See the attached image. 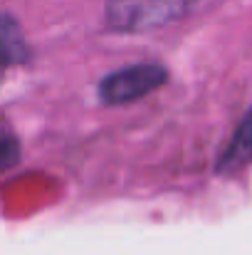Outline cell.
Returning <instances> with one entry per match:
<instances>
[{"mask_svg":"<svg viewBox=\"0 0 252 255\" xmlns=\"http://www.w3.org/2000/svg\"><path fill=\"white\" fill-rule=\"evenodd\" d=\"M190 0H106V20L119 32H149L185 15Z\"/></svg>","mask_w":252,"mask_h":255,"instance_id":"obj_1","label":"cell"},{"mask_svg":"<svg viewBox=\"0 0 252 255\" xmlns=\"http://www.w3.org/2000/svg\"><path fill=\"white\" fill-rule=\"evenodd\" d=\"M168 80V72L159 62H141L129 65L124 70H116L106 75L99 85V97L104 104H129L136 102Z\"/></svg>","mask_w":252,"mask_h":255,"instance_id":"obj_2","label":"cell"},{"mask_svg":"<svg viewBox=\"0 0 252 255\" xmlns=\"http://www.w3.org/2000/svg\"><path fill=\"white\" fill-rule=\"evenodd\" d=\"M250 164H252V109L245 114V119L235 129L230 144L225 146V151H223V156L218 161V171L220 173H238V171H243Z\"/></svg>","mask_w":252,"mask_h":255,"instance_id":"obj_3","label":"cell"},{"mask_svg":"<svg viewBox=\"0 0 252 255\" xmlns=\"http://www.w3.org/2000/svg\"><path fill=\"white\" fill-rule=\"evenodd\" d=\"M27 60V42L17 22L7 15H0V70Z\"/></svg>","mask_w":252,"mask_h":255,"instance_id":"obj_4","label":"cell"},{"mask_svg":"<svg viewBox=\"0 0 252 255\" xmlns=\"http://www.w3.org/2000/svg\"><path fill=\"white\" fill-rule=\"evenodd\" d=\"M17 159H20V141L7 127L0 124V171L15 166Z\"/></svg>","mask_w":252,"mask_h":255,"instance_id":"obj_5","label":"cell"}]
</instances>
